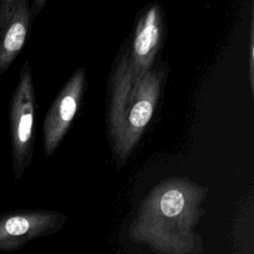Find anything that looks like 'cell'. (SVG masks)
I'll list each match as a JSON object with an SVG mask.
<instances>
[{
	"instance_id": "1",
	"label": "cell",
	"mask_w": 254,
	"mask_h": 254,
	"mask_svg": "<svg viewBox=\"0 0 254 254\" xmlns=\"http://www.w3.org/2000/svg\"><path fill=\"white\" fill-rule=\"evenodd\" d=\"M169 73L159 61L141 78L127 66L124 45L113 62L107 83V137L117 170H121L135 151L158 106Z\"/></svg>"
},
{
	"instance_id": "2",
	"label": "cell",
	"mask_w": 254,
	"mask_h": 254,
	"mask_svg": "<svg viewBox=\"0 0 254 254\" xmlns=\"http://www.w3.org/2000/svg\"><path fill=\"white\" fill-rule=\"evenodd\" d=\"M37 101L32 68L25 62L9 102L11 159L14 178L21 181L31 166L35 146V115Z\"/></svg>"
},
{
	"instance_id": "3",
	"label": "cell",
	"mask_w": 254,
	"mask_h": 254,
	"mask_svg": "<svg viewBox=\"0 0 254 254\" xmlns=\"http://www.w3.org/2000/svg\"><path fill=\"white\" fill-rule=\"evenodd\" d=\"M166 35V21L162 6L151 3L142 8L135 23L132 39L125 48L130 73L141 78L156 64Z\"/></svg>"
},
{
	"instance_id": "4",
	"label": "cell",
	"mask_w": 254,
	"mask_h": 254,
	"mask_svg": "<svg viewBox=\"0 0 254 254\" xmlns=\"http://www.w3.org/2000/svg\"><path fill=\"white\" fill-rule=\"evenodd\" d=\"M86 86V70L77 68L62 87L48 109L43 122L44 155L55 154L65 137L80 106Z\"/></svg>"
},
{
	"instance_id": "5",
	"label": "cell",
	"mask_w": 254,
	"mask_h": 254,
	"mask_svg": "<svg viewBox=\"0 0 254 254\" xmlns=\"http://www.w3.org/2000/svg\"><path fill=\"white\" fill-rule=\"evenodd\" d=\"M32 23L28 0H0V77L24 48Z\"/></svg>"
},
{
	"instance_id": "6",
	"label": "cell",
	"mask_w": 254,
	"mask_h": 254,
	"mask_svg": "<svg viewBox=\"0 0 254 254\" xmlns=\"http://www.w3.org/2000/svg\"><path fill=\"white\" fill-rule=\"evenodd\" d=\"M58 220L57 213L46 210L21 209L0 214V252L19 249L54 227Z\"/></svg>"
},
{
	"instance_id": "7",
	"label": "cell",
	"mask_w": 254,
	"mask_h": 254,
	"mask_svg": "<svg viewBox=\"0 0 254 254\" xmlns=\"http://www.w3.org/2000/svg\"><path fill=\"white\" fill-rule=\"evenodd\" d=\"M248 78L251 93H254V23L253 11L251 13L250 32H249V45H248Z\"/></svg>"
},
{
	"instance_id": "8",
	"label": "cell",
	"mask_w": 254,
	"mask_h": 254,
	"mask_svg": "<svg viewBox=\"0 0 254 254\" xmlns=\"http://www.w3.org/2000/svg\"><path fill=\"white\" fill-rule=\"evenodd\" d=\"M46 3H47V0H34L32 2V6H30V12H31V16H32L33 21L40 14V12L43 10Z\"/></svg>"
}]
</instances>
